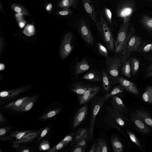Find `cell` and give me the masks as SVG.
<instances>
[{
    "mask_svg": "<svg viewBox=\"0 0 152 152\" xmlns=\"http://www.w3.org/2000/svg\"><path fill=\"white\" fill-rule=\"evenodd\" d=\"M12 8L17 12L20 13L21 14L28 15L29 13L27 10L21 6L16 4L11 5Z\"/></svg>",
    "mask_w": 152,
    "mask_h": 152,
    "instance_id": "1f68e13d",
    "label": "cell"
},
{
    "mask_svg": "<svg viewBox=\"0 0 152 152\" xmlns=\"http://www.w3.org/2000/svg\"><path fill=\"white\" fill-rule=\"evenodd\" d=\"M91 67L87 60L83 58L80 61L77 62L75 69V74L77 75L88 70Z\"/></svg>",
    "mask_w": 152,
    "mask_h": 152,
    "instance_id": "ffe728a7",
    "label": "cell"
},
{
    "mask_svg": "<svg viewBox=\"0 0 152 152\" xmlns=\"http://www.w3.org/2000/svg\"><path fill=\"white\" fill-rule=\"evenodd\" d=\"M20 152H29L30 151V150L28 148H24L22 149H21Z\"/></svg>",
    "mask_w": 152,
    "mask_h": 152,
    "instance_id": "11a10c76",
    "label": "cell"
},
{
    "mask_svg": "<svg viewBox=\"0 0 152 152\" xmlns=\"http://www.w3.org/2000/svg\"><path fill=\"white\" fill-rule=\"evenodd\" d=\"M106 101L104 96H97L95 97L91 102V115L88 130V139L89 141L91 140L93 138L94 121L96 115Z\"/></svg>",
    "mask_w": 152,
    "mask_h": 152,
    "instance_id": "5b68a950",
    "label": "cell"
},
{
    "mask_svg": "<svg viewBox=\"0 0 152 152\" xmlns=\"http://www.w3.org/2000/svg\"><path fill=\"white\" fill-rule=\"evenodd\" d=\"M77 5V0H61L58 3V7L68 8L70 7L76 8Z\"/></svg>",
    "mask_w": 152,
    "mask_h": 152,
    "instance_id": "484cf974",
    "label": "cell"
},
{
    "mask_svg": "<svg viewBox=\"0 0 152 152\" xmlns=\"http://www.w3.org/2000/svg\"><path fill=\"white\" fill-rule=\"evenodd\" d=\"M67 145L66 144L65 142L61 141L53 148L47 151L48 152L58 151L62 150Z\"/></svg>",
    "mask_w": 152,
    "mask_h": 152,
    "instance_id": "d590c367",
    "label": "cell"
},
{
    "mask_svg": "<svg viewBox=\"0 0 152 152\" xmlns=\"http://www.w3.org/2000/svg\"><path fill=\"white\" fill-rule=\"evenodd\" d=\"M106 65V72L111 84H117L118 83L120 68L122 65L121 58L117 56L107 57Z\"/></svg>",
    "mask_w": 152,
    "mask_h": 152,
    "instance_id": "3957f363",
    "label": "cell"
},
{
    "mask_svg": "<svg viewBox=\"0 0 152 152\" xmlns=\"http://www.w3.org/2000/svg\"><path fill=\"white\" fill-rule=\"evenodd\" d=\"M95 152H101V147L99 144L97 146Z\"/></svg>",
    "mask_w": 152,
    "mask_h": 152,
    "instance_id": "680465c9",
    "label": "cell"
},
{
    "mask_svg": "<svg viewBox=\"0 0 152 152\" xmlns=\"http://www.w3.org/2000/svg\"><path fill=\"white\" fill-rule=\"evenodd\" d=\"M99 144V140L93 144L91 146L89 152H95L97 146Z\"/></svg>",
    "mask_w": 152,
    "mask_h": 152,
    "instance_id": "681fc988",
    "label": "cell"
},
{
    "mask_svg": "<svg viewBox=\"0 0 152 152\" xmlns=\"http://www.w3.org/2000/svg\"><path fill=\"white\" fill-rule=\"evenodd\" d=\"M98 140L99 144L101 148V152H107L108 149L105 140L103 138H99Z\"/></svg>",
    "mask_w": 152,
    "mask_h": 152,
    "instance_id": "60d3db41",
    "label": "cell"
},
{
    "mask_svg": "<svg viewBox=\"0 0 152 152\" xmlns=\"http://www.w3.org/2000/svg\"><path fill=\"white\" fill-rule=\"evenodd\" d=\"M151 60L152 61L150 64L147 68L146 70V72L147 73L152 70V57L151 58Z\"/></svg>",
    "mask_w": 152,
    "mask_h": 152,
    "instance_id": "816d5d0a",
    "label": "cell"
},
{
    "mask_svg": "<svg viewBox=\"0 0 152 152\" xmlns=\"http://www.w3.org/2000/svg\"><path fill=\"white\" fill-rule=\"evenodd\" d=\"M88 106L85 104L78 110L75 116L73 123V126L75 128L78 126L85 119L87 113Z\"/></svg>",
    "mask_w": 152,
    "mask_h": 152,
    "instance_id": "2e32d148",
    "label": "cell"
},
{
    "mask_svg": "<svg viewBox=\"0 0 152 152\" xmlns=\"http://www.w3.org/2000/svg\"><path fill=\"white\" fill-rule=\"evenodd\" d=\"M86 140L84 138L82 139L76 144L75 145L81 146H86Z\"/></svg>",
    "mask_w": 152,
    "mask_h": 152,
    "instance_id": "f907efd6",
    "label": "cell"
},
{
    "mask_svg": "<svg viewBox=\"0 0 152 152\" xmlns=\"http://www.w3.org/2000/svg\"><path fill=\"white\" fill-rule=\"evenodd\" d=\"M78 29L84 40L88 44L93 45L94 42L93 37L89 27L83 18L79 23Z\"/></svg>",
    "mask_w": 152,
    "mask_h": 152,
    "instance_id": "7c38bea8",
    "label": "cell"
},
{
    "mask_svg": "<svg viewBox=\"0 0 152 152\" xmlns=\"http://www.w3.org/2000/svg\"><path fill=\"white\" fill-rule=\"evenodd\" d=\"M142 98V100L148 103H152V86L147 87L143 94Z\"/></svg>",
    "mask_w": 152,
    "mask_h": 152,
    "instance_id": "83f0119b",
    "label": "cell"
},
{
    "mask_svg": "<svg viewBox=\"0 0 152 152\" xmlns=\"http://www.w3.org/2000/svg\"><path fill=\"white\" fill-rule=\"evenodd\" d=\"M37 98V96L31 97L24 101L20 105L11 110L16 112H21L28 111L32 107Z\"/></svg>",
    "mask_w": 152,
    "mask_h": 152,
    "instance_id": "5bb4252c",
    "label": "cell"
},
{
    "mask_svg": "<svg viewBox=\"0 0 152 152\" xmlns=\"http://www.w3.org/2000/svg\"><path fill=\"white\" fill-rule=\"evenodd\" d=\"M127 132L131 140L139 148H141V145L134 134L129 130H127Z\"/></svg>",
    "mask_w": 152,
    "mask_h": 152,
    "instance_id": "8d00e7d4",
    "label": "cell"
},
{
    "mask_svg": "<svg viewBox=\"0 0 152 152\" xmlns=\"http://www.w3.org/2000/svg\"><path fill=\"white\" fill-rule=\"evenodd\" d=\"M152 76V70L150 71V72L147 73V74L145 76V77L146 78H148V77H151Z\"/></svg>",
    "mask_w": 152,
    "mask_h": 152,
    "instance_id": "db71d44e",
    "label": "cell"
},
{
    "mask_svg": "<svg viewBox=\"0 0 152 152\" xmlns=\"http://www.w3.org/2000/svg\"><path fill=\"white\" fill-rule=\"evenodd\" d=\"M110 141L113 151L114 152H122L124 150V146L118 137L112 136Z\"/></svg>",
    "mask_w": 152,
    "mask_h": 152,
    "instance_id": "603a6c76",
    "label": "cell"
},
{
    "mask_svg": "<svg viewBox=\"0 0 152 152\" xmlns=\"http://www.w3.org/2000/svg\"><path fill=\"white\" fill-rule=\"evenodd\" d=\"M75 134L74 133H72L67 135L61 141L65 142L67 145L69 142L72 141Z\"/></svg>",
    "mask_w": 152,
    "mask_h": 152,
    "instance_id": "7bdbcfd3",
    "label": "cell"
},
{
    "mask_svg": "<svg viewBox=\"0 0 152 152\" xmlns=\"http://www.w3.org/2000/svg\"><path fill=\"white\" fill-rule=\"evenodd\" d=\"M130 64L132 74L133 76H134L139 69L140 62L137 58L132 57L130 58Z\"/></svg>",
    "mask_w": 152,
    "mask_h": 152,
    "instance_id": "4dcf8cb0",
    "label": "cell"
},
{
    "mask_svg": "<svg viewBox=\"0 0 152 152\" xmlns=\"http://www.w3.org/2000/svg\"><path fill=\"white\" fill-rule=\"evenodd\" d=\"M30 97V96H25L21 97L17 100L4 105L3 107L6 109H12L20 105L24 101Z\"/></svg>",
    "mask_w": 152,
    "mask_h": 152,
    "instance_id": "4316f807",
    "label": "cell"
},
{
    "mask_svg": "<svg viewBox=\"0 0 152 152\" xmlns=\"http://www.w3.org/2000/svg\"><path fill=\"white\" fill-rule=\"evenodd\" d=\"M147 0L150 1L152 2V0Z\"/></svg>",
    "mask_w": 152,
    "mask_h": 152,
    "instance_id": "94428289",
    "label": "cell"
},
{
    "mask_svg": "<svg viewBox=\"0 0 152 152\" xmlns=\"http://www.w3.org/2000/svg\"><path fill=\"white\" fill-rule=\"evenodd\" d=\"M61 107H53L47 110L41 115L38 121H44L50 119L56 116L62 110Z\"/></svg>",
    "mask_w": 152,
    "mask_h": 152,
    "instance_id": "ac0fdd59",
    "label": "cell"
},
{
    "mask_svg": "<svg viewBox=\"0 0 152 152\" xmlns=\"http://www.w3.org/2000/svg\"><path fill=\"white\" fill-rule=\"evenodd\" d=\"M135 29L132 23H130L127 38L124 49L122 52V64L134 53L138 52L143 42L141 38L135 34Z\"/></svg>",
    "mask_w": 152,
    "mask_h": 152,
    "instance_id": "6da1fadb",
    "label": "cell"
},
{
    "mask_svg": "<svg viewBox=\"0 0 152 152\" xmlns=\"http://www.w3.org/2000/svg\"><path fill=\"white\" fill-rule=\"evenodd\" d=\"M73 36L71 33H67L64 36L60 49V55L61 59H64L71 53L73 48L72 43Z\"/></svg>",
    "mask_w": 152,
    "mask_h": 152,
    "instance_id": "30bf717a",
    "label": "cell"
},
{
    "mask_svg": "<svg viewBox=\"0 0 152 152\" xmlns=\"http://www.w3.org/2000/svg\"><path fill=\"white\" fill-rule=\"evenodd\" d=\"M79 134L82 138L88 140V131L87 128H82L79 129L76 132Z\"/></svg>",
    "mask_w": 152,
    "mask_h": 152,
    "instance_id": "ab89813d",
    "label": "cell"
},
{
    "mask_svg": "<svg viewBox=\"0 0 152 152\" xmlns=\"http://www.w3.org/2000/svg\"><path fill=\"white\" fill-rule=\"evenodd\" d=\"M82 139L81 136L76 133L75 134L73 139L71 142V145H75Z\"/></svg>",
    "mask_w": 152,
    "mask_h": 152,
    "instance_id": "7dc6e473",
    "label": "cell"
},
{
    "mask_svg": "<svg viewBox=\"0 0 152 152\" xmlns=\"http://www.w3.org/2000/svg\"><path fill=\"white\" fill-rule=\"evenodd\" d=\"M136 10L134 0H121L117 5L115 10L117 17L123 20L122 24L130 22L131 17Z\"/></svg>",
    "mask_w": 152,
    "mask_h": 152,
    "instance_id": "7a4b0ae2",
    "label": "cell"
},
{
    "mask_svg": "<svg viewBox=\"0 0 152 152\" xmlns=\"http://www.w3.org/2000/svg\"><path fill=\"white\" fill-rule=\"evenodd\" d=\"M0 121L1 122L5 121V118L1 113L0 114Z\"/></svg>",
    "mask_w": 152,
    "mask_h": 152,
    "instance_id": "9f6ffc18",
    "label": "cell"
},
{
    "mask_svg": "<svg viewBox=\"0 0 152 152\" xmlns=\"http://www.w3.org/2000/svg\"><path fill=\"white\" fill-rule=\"evenodd\" d=\"M50 149V143L48 140H44L40 142L39 146V151H48Z\"/></svg>",
    "mask_w": 152,
    "mask_h": 152,
    "instance_id": "836d02e7",
    "label": "cell"
},
{
    "mask_svg": "<svg viewBox=\"0 0 152 152\" xmlns=\"http://www.w3.org/2000/svg\"><path fill=\"white\" fill-rule=\"evenodd\" d=\"M118 83L124 89L130 93L135 95H138L139 91L136 85L133 82L124 77L119 76Z\"/></svg>",
    "mask_w": 152,
    "mask_h": 152,
    "instance_id": "9a60e30c",
    "label": "cell"
},
{
    "mask_svg": "<svg viewBox=\"0 0 152 152\" xmlns=\"http://www.w3.org/2000/svg\"><path fill=\"white\" fill-rule=\"evenodd\" d=\"M132 115V121L137 129L144 133H149L150 132V129L149 127L134 114Z\"/></svg>",
    "mask_w": 152,
    "mask_h": 152,
    "instance_id": "d6986e66",
    "label": "cell"
},
{
    "mask_svg": "<svg viewBox=\"0 0 152 152\" xmlns=\"http://www.w3.org/2000/svg\"><path fill=\"white\" fill-rule=\"evenodd\" d=\"M86 146H81L75 145L71 150L72 152H84Z\"/></svg>",
    "mask_w": 152,
    "mask_h": 152,
    "instance_id": "bcb514c9",
    "label": "cell"
},
{
    "mask_svg": "<svg viewBox=\"0 0 152 152\" xmlns=\"http://www.w3.org/2000/svg\"><path fill=\"white\" fill-rule=\"evenodd\" d=\"M130 62V58H128L123 64L121 69L122 74L129 78L131 76Z\"/></svg>",
    "mask_w": 152,
    "mask_h": 152,
    "instance_id": "f1b7e54d",
    "label": "cell"
},
{
    "mask_svg": "<svg viewBox=\"0 0 152 152\" xmlns=\"http://www.w3.org/2000/svg\"><path fill=\"white\" fill-rule=\"evenodd\" d=\"M52 4L50 3L48 4L46 7V10L47 11H50L52 8Z\"/></svg>",
    "mask_w": 152,
    "mask_h": 152,
    "instance_id": "f5cc1de1",
    "label": "cell"
},
{
    "mask_svg": "<svg viewBox=\"0 0 152 152\" xmlns=\"http://www.w3.org/2000/svg\"><path fill=\"white\" fill-rule=\"evenodd\" d=\"M102 78V76L99 72L92 71L84 75L82 79L92 82H100Z\"/></svg>",
    "mask_w": 152,
    "mask_h": 152,
    "instance_id": "cb8c5ba5",
    "label": "cell"
},
{
    "mask_svg": "<svg viewBox=\"0 0 152 152\" xmlns=\"http://www.w3.org/2000/svg\"><path fill=\"white\" fill-rule=\"evenodd\" d=\"M106 116L104 122L106 126L120 131L121 129L125 126L127 121L111 107L106 106Z\"/></svg>",
    "mask_w": 152,
    "mask_h": 152,
    "instance_id": "277c9868",
    "label": "cell"
},
{
    "mask_svg": "<svg viewBox=\"0 0 152 152\" xmlns=\"http://www.w3.org/2000/svg\"><path fill=\"white\" fill-rule=\"evenodd\" d=\"M50 129V126H47L43 129L38 139L37 143H39L41 140L47 135Z\"/></svg>",
    "mask_w": 152,
    "mask_h": 152,
    "instance_id": "b9f144b4",
    "label": "cell"
},
{
    "mask_svg": "<svg viewBox=\"0 0 152 152\" xmlns=\"http://www.w3.org/2000/svg\"><path fill=\"white\" fill-rule=\"evenodd\" d=\"M134 114L147 125L152 128V118L147 112L142 110H136Z\"/></svg>",
    "mask_w": 152,
    "mask_h": 152,
    "instance_id": "44dd1931",
    "label": "cell"
},
{
    "mask_svg": "<svg viewBox=\"0 0 152 152\" xmlns=\"http://www.w3.org/2000/svg\"><path fill=\"white\" fill-rule=\"evenodd\" d=\"M72 12L68 8H63L62 10L58 11L57 13L61 15H67L71 14Z\"/></svg>",
    "mask_w": 152,
    "mask_h": 152,
    "instance_id": "ee69618b",
    "label": "cell"
},
{
    "mask_svg": "<svg viewBox=\"0 0 152 152\" xmlns=\"http://www.w3.org/2000/svg\"><path fill=\"white\" fill-rule=\"evenodd\" d=\"M25 25V23L23 22H20L19 23V25L20 28H23Z\"/></svg>",
    "mask_w": 152,
    "mask_h": 152,
    "instance_id": "6f0895ef",
    "label": "cell"
},
{
    "mask_svg": "<svg viewBox=\"0 0 152 152\" xmlns=\"http://www.w3.org/2000/svg\"><path fill=\"white\" fill-rule=\"evenodd\" d=\"M82 1L85 10L94 21L99 34L104 40L103 33L101 23L98 20L97 14L95 11L92 1L91 0H82Z\"/></svg>",
    "mask_w": 152,
    "mask_h": 152,
    "instance_id": "ba28073f",
    "label": "cell"
},
{
    "mask_svg": "<svg viewBox=\"0 0 152 152\" xmlns=\"http://www.w3.org/2000/svg\"><path fill=\"white\" fill-rule=\"evenodd\" d=\"M31 132V131L29 130L15 132L12 133L10 134V136L12 137H14L17 140H19L25 135L26 134Z\"/></svg>",
    "mask_w": 152,
    "mask_h": 152,
    "instance_id": "e575fe53",
    "label": "cell"
},
{
    "mask_svg": "<svg viewBox=\"0 0 152 152\" xmlns=\"http://www.w3.org/2000/svg\"><path fill=\"white\" fill-rule=\"evenodd\" d=\"M96 45L99 53L105 57H108V51L106 48L102 44L99 42H97Z\"/></svg>",
    "mask_w": 152,
    "mask_h": 152,
    "instance_id": "f35d334b",
    "label": "cell"
},
{
    "mask_svg": "<svg viewBox=\"0 0 152 152\" xmlns=\"http://www.w3.org/2000/svg\"><path fill=\"white\" fill-rule=\"evenodd\" d=\"M31 85H27L12 90L3 91L0 93V102L4 104L9 102L14 99L21 94L30 89Z\"/></svg>",
    "mask_w": 152,
    "mask_h": 152,
    "instance_id": "8992f818",
    "label": "cell"
},
{
    "mask_svg": "<svg viewBox=\"0 0 152 152\" xmlns=\"http://www.w3.org/2000/svg\"><path fill=\"white\" fill-rule=\"evenodd\" d=\"M100 15L101 24L103 33L104 40L109 50L112 51L114 49V43L112 33L101 12H100Z\"/></svg>",
    "mask_w": 152,
    "mask_h": 152,
    "instance_id": "9c48e42d",
    "label": "cell"
},
{
    "mask_svg": "<svg viewBox=\"0 0 152 152\" xmlns=\"http://www.w3.org/2000/svg\"><path fill=\"white\" fill-rule=\"evenodd\" d=\"M0 70H3L5 67V66L4 64H3L1 63L0 65Z\"/></svg>",
    "mask_w": 152,
    "mask_h": 152,
    "instance_id": "91938a15",
    "label": "cell"
},
{
    "mask_svg": "<svg viewBox=\"0 0 152 152\" xmlns=\"http://www.w3.org/2000/svg\"><path fill=\"white\" fill-rule=\"evenodd\" d=\"M130 24V22H129L122 24L119 28L114 42L115 51L116 53H121L124 49L127 38Z\"/></svg>",
    "mask_w": 152,
    "mask_h": 152,
    "instance_id": "52a82bcc",
    "label": "cell"
},
{
    "mask_svg": "<svg viewBox=\"0 0 152 152\" xmlns=\"http://www.w3.org/2000/svg\"><path fill=\"white\" fill-rule=\"evenodd\" d=\"M102 76L103 88L107 94L110 91L111 84L107 73L104 70H102Z\"/></svg>",
    "mask_w": 152,
    "mask_h": 152,
    "instance_id": "d4e9b609",
    "label": "cell"
},
{
    "mask_svg": "<svg viewBox=\"0 0 152 152\" xmlns=\"http://www.w3.org/2000/svg\"><path fill=\"white\" fill-rule=\"evenodd\" d=\"M110 101L115 112L127 122L129 120L125 115L127 112L126 107L123 101L117 95L112 96Z\"/></svg>",
    "mask_w": 152,
    "mask_h": 152,
    "instance_id": "8fae6325",
    "label": "cell"
},
{
    "mask_svg": "<svg viewBox=\"0 0 152 152\" xmlns=\"http://www.w3.org/2000/svg\"><path fill=\"white\" fill-rule=\"evenodd\" d=\"M10 127H6L1 128L0 129V135L1 137L7 134L11 129Z\"/></svg>",
    "mask_w": 152,
    "mask_h": 152,
    "instance_id": "c3c4849f",
    "label": "cell"
},
{
    "mask_svg": "<svg viewBox=\"0 0 152 152\" xmlns=\"http://www.w3.org/2000/svg\"><path fill=\"white\" fill-rule=\"evenodd\" d=\"M100 89L99 86H91L83 94L77 96L80 104H81L88 102L96 95Z\"/></svg>",
    "mask_w": 152,
    "mask_h": 152,
    "instance_id": "4fadbf2b",
    "label": "cell"
},
{
    "mask_svg": "<svg viewBox=\"0 0 152 152\" xmlns=\"http://www.w3.org/2000/svg\"><path fill=\"white\" fill-rule=\"evenodd\" d=\"M152 50V43L144 45L143 43L140 47L138 52L147 53Z\"/></svg>",
    "mask_w": 152,
    "mask_h": 152,
    "instance_id": "74e56055",
    "label": "cell"
},
{
    "mask_svg": "<svg viewBox=\"0 0 152 152\" xmlns=\"http://www.w3.org/2000/svg\"><path fill=\"white\" fill-rule=\"evenodd\" d=\"M139 22L143 27L152 32V18L148 15L143 14L139 17Z\"/></svg>",
    "mask_w": 152,
    "mask_h": 152,
    "instance_id": "7402d4cb",
    "label": "cell"
},
{
    "mask_svg": "<svg viewBox=\"0 0 152 152\" xmlns=\"http://www.w3.org/2000/svg\"><path fill=\"white\" fill-rule=\"evenodd\" d=\"M91 86L89 84L86 82H78L74 83L71 91L78 96L83 94Z\"/></svg>",
    "mask_w": 152,
    "mask_h": 152,
    "instance_id": "e0dca14e",
    "label": "cell"
},
{
    "mask_svg": "<svg viewBox=\"0 0 152 152\" xmlns=\"http://www.w3.org/2000/svg\"><path fill=\"white\" fill-rule=\"evenodd\" d=\"M125 89L121 85L115 87L110 92L104 95L106 101L113 96L121 93Z\"/></svg>",
    "mask_w": 152,
    "mask_h": 152,
    "instance_id": "f546056e",
    "label": "cell"
},
{
    "mask_svg": "<svg viewBox=\"0 0 152 152\" xmlns=\"http://www.w3.org/2000/svg\"><path fill=\"white\" fill-rule=\"evenodd\" d=\"M23 33L27 36L30 37L34 34L35 30L34 26L31 24H28L25 27Z\"/></svg>",
    "mask_w": 152,
    "mask_h": 152,
    "instance_id": "d6a6232c",
    "label": "cell"
},
{
    "mask_svg": "<svg viewBox=\"0 0 152 152\" xmlns=\"http://www.w3.org/2000/svg\"><path fill=\"white\" fill-rule=\"evenodd\" d=\"M104 13L106 17L110 23L112 22V13L110 10L106 7H105L104 9Z\"/></svg>",
    "mask_w": 152,
    "mask_h": 152,
    "instance_id": "f6af8a7d",
    "label": "cell"
}]
</instances>
